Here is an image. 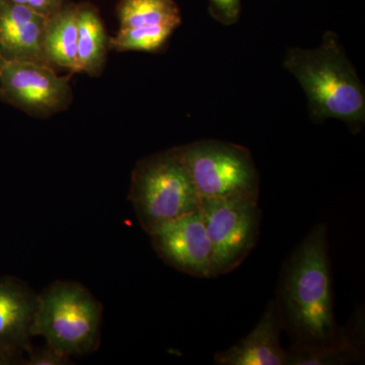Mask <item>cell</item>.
Segmentation results:
<instances>
[{
	"label": "cell",
	"instance_id": "1",
	"mask_svg": "<svg viewBox=\"0 0 365 365\" xmlns=\"http://www.w3.org/2000/svg\"><path fill=\"white\" fill-rule=\"evenodd\" d=\"M277 304L292 342L319 344L342 332L334 317L327 227L319 223L300 242L281 271Z\"/></svg>",
	"mask_w": 365,
	"mask_h": 365
},
{
	"label": "cell",
	"instance_id": "2",
	"mask_svg": "<svg viewBox=\"0 0 365 365\" xmlns=\"http://www.w3.org/2000/svg\"><path fill=\"white\" fill-rule=\"evenodd\" d=\"M284 67L304 88L314 117L333 118L351 127L364 123V86L336 34H325L314 49L288 50Z\"/></svg>",
	"mask_w": 365,
	"mask_h": 365
},
{
	"label": "cell",
	"instance_id": "3",
	"mask_svg": "<svg viewBox=\"0 0 365 365\" xmlns=\"http://www.w3.org/2000/svg\"><path fill=\"white\" fill-rule=\"evenodd\" d=\"M128 200L144 232L201 208V199L179 146L139 160L132 172Z\"/></svg>",
	"mask_w": 365,
	"mask_h": 365
},
{
	"label": "cell",
	"instance_id": "4",
	"mask_svg": "<svg viewBox=\"0 0 365 365\" xmlns=\"http://www.w3.org/2000/svg\"><path fill=\"white\" fill-rule=\"evenodd\" d=\"M103 304L76 281L57 280L39 294L33 337L68 356L97 351L101 344Z\"/></svg>",
	"mask_w": 365,
	"mask_h": 365
},
{
	"label": "cell",
	"instance_id": "5",
	"mask_svg": "<svg viewBox=\"0 0 365 365\" xmlns=\"http://www.w3.org/2000/svg\"><path fill=\"white\" fill-rule=\"evenodd\" d=\"M179 150L201 202L228 199L259 201L260 178L248 148L208 139L179 146Z\"/></svg>",
	"mask_w": 365,
	"mask_h": 365
},
{
	"label": "cell",
	"instance_id": "6",
	"mask_svg": "<svg viewBox=\"0 0 365 365\" xmlns=\"http://www.w3.org/2000/svg\"><path fill=\"white\" fill-rule=\"evenodd\" d=\"M201 211L212 250V278L232 272L258 242L262 220L259 201H202Z\"/></svg>",
	"mask_w": 365,
	"mask_h": 365
},
{
	"label": "cell",
	"instance_id": "7",
	"mask_svg": "<svg viewBox=\"0 0 365 365\" xmlns=\"http://www.w3.org/2000/svg\"><path fill=\"white\" fill-rule=\"evenodd\" d=\"M0 98L34 117L52 116L72 100L69 78L60 76L49 64L2 60Z\"/></svg>",
	"mask_w": 365,
	"mask_h": 365
},
{
	"label": "cell",
	"instance_id": "8",
	"mask_svg": "<svg viewBox=\"0 0 365 365\" xmlns=\"http://www.w3.org/2000/svg\"><path fill=\"white\" fill-rule=\"evenodd\" d=\"M155 253L180 272L212 279V250L201 208L150 235Z\"/></svg>",
	"mask_w": 365,
	"mask_h": 365
},
{
	"label": "cell",
	"instance_id": "9",
	"mask_svg": "<svg viewBox=\"0 0 365 365\" xmlns=\"http://www.w3.org/2000/svg\"><path fill=\"white\" fill-rule=\"evenodd\" d=\"M39 294L28 283L11 275L0 276V351L30 349Z\"/></svg>",
	"mask_w": 365,
	"mask_h": 365
},
{
	"label": "cell",
	"instance_id": "10",
	"mask_svg": "<svg viewBox=\"0 0 365 365\" xmlns=\"http://www.w3.org/2000/svg\"><path fill=\"white\" fill-rule=\"evenodd\" d=\"M47 18L11 0H0V57L48 64L44 53Z\"/></svg>",
	"mask_w": 365,
	"mask_h": 365
},
{
	"label": "cell",
	"instance_id": "11",
	"mask_svg": "<svg viewBox=\"0 0 365 365\" xmlns=\"http://www.w3.org/2000/svg\"><path fill=\"white\" fill-rule=\"evenodd\" d=\"M283 331L276 300L269 302L260 321L244 339L215 354L217 365H287V350L281 346Z\"/></svg>",
	"mask_w": 365,
	"mask_h": 365
},
{
	"label": "cell",
	"instance_id": "12",
	"mask_svg": "<svg viewBox=\"0 0 365 365\" xmlns=\"http://www.w3.org/2000/svg\"><path fill=\"white\" fill-rule=\"evenodd\" d=\"M364 312L359 307L342 332L319 344L292 342L287 350V365H346L364 356Z\"/></svg>",
	"mask_w": 365,
	"mask_h": 365
},
{
	"label": "cell",
	"instance_id": "13",
	"mask_svg": "<svg viewBox=\"0 0 365 365\" xmlns=\"http://www.w3.org/2000/svg\"><path fill=\"white\" fill-rule=\"evenodd\" d=\"M78 4L66 2L46 23L44 53L47 63L78 73Z\"/></svg>",
	"mask_w": 365,
	"mask_h": 365
},
{
	"label": "cell",
	"instance_id": "14",
	"mask_svg": "<svg viewBox=\"0 0 365 365\" xmlns=\"http://www.w3.org/2000/svg\"><path fill=\"white\" fill-rule=\"evenodd\" d=\"M78 72L98 76L104 69L109 40L100 13L90 4H78Z\"/></svg>",
	"mask_w": 365,
	"mask_h": 365
},
{
	"label": "cell",
	"instance_id": "15",
	"mask_svg": "<svg viewBox=\"0 0 365 365\" xmlns=\"http://www.w3.org/2000/svg\"><path fill=\"white\" fill-rule=\"evenodd\" d=\"M119 30L181 25L182 16L175 0H120L117 6Z\"/></svg>",
	"mask_w": 365,
	"mask_h": 365
},
{
	"label": "cell",
	"instance_id": "16",
	"mask_svg": "<svg viewBox=\"0 0 365 365\" xmlns=\"http://www.w3.org/2000/svg\"><path fill=\"white\" fill-rule=\"evenodd\" d=\"M176 29L158 26L148 29H125L110 38V49L118 52H155L169 40Z\"/></svg>",
	"mask_w": 365,
	"mask_h": 365
},
{
	"label": "cell",
	"instance_id": "17",
	"mask_svg": "<svg viewBox=\"0 0 365 365\" xmlns=\"http://www.w3.org/2000/svg\"><path fill=\"white\" fill-rule=\"evenodd\" d=\"M28 359L25 365H68L71 364V357L46 344L44 347L33 348L26 351Z\"/></svg>",
	"mask_w": 365,
	"mask_h": 365
},
{
	"label": "cell",
	"instance_id": "18",
	"mask_svg": "<svg viewBox=\"0 0 365 365\" xmlns=\"http://www.w3.org/2000/svg\"><path fill=\"white\" fill-rule=\"evenodd\" d=\"M209 2L213 16L225 25H232L239 20L241 0H209Z\"/></svg>",
	"mask_w": 365,
	"mask_h": 365
},
{
	"label": "cell",
	"instance_id": "19",
	"mask_svg": "<svg viewBox=\"0 0 365 365\" xmlns=\"http://www.w3.org/2000/svg\"><path fill=\"white\" fill-rule=\"evenodd\" d=\"M11 1L29 7L47 19L56 14L66 4L64 0H11Z\"/></svg>",
	"mask_w": 365,
	"mask_h": 365
},
{
	"label": "cell",
	"instance_id": "20",
	"mask_svg": "<svg viewBox=\"0 0 365 365\" xmlns=\"http://www.w3.org/2000/svg\"><path fill=\"white\" fill-rule=\"evenodd\" d=\"M2 59L1 57H0V63H1Z\"/></svg>",
	"mask_w": 365,
	"mask_h": 365
}]
</instances>
